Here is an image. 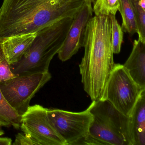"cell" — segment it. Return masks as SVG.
Masks as SVG:
<instances>
[{
  "instance_id": "obj_19",
  "label": "cell",
  "mask_w": 145,
  "mask_h": 145,
  "mask_svg": "<svg viewBox=\"0 0 145 145\" xmlns=\"http://www.w3.org/2000/svg\"><path fill=\"white\" fill-rule=\"evenodd\" d=\"M14 145H38L30 137L23 133H18L16 136Z\"/></svg>"
},
{
  "instance_id": "obj_7",
  "label": "cell",
  "mask_w": 145,
  "mask_h": 145,
  "mask_svg": "<svg viewBox=\"0 0 145 145\" xmlns=\"http://www.w3.org/2000/svg\"><path fill=\"white\" fill-rule=\"evenodd\" d=\"M47 115L52 125L66 145H76L88 135L93 120V115L88 108L80 112L48 108Z\"/></svg>"
},
{
  "instance_id": "obj_18",
  "label": "cell",
  "mask_w": 145,
  "mask_h": 145,
  "mask_svg": "<svg viewBox=\"0 0 145 145\" xmlns=\"http://www.w3.org/2000/svg\"><path fill=\"white\" fill-rule=\"evenodd\" d=\"M12 72L11 65L5 54L0 41V82H3L16 77Z\"/></svg>"
},
{
  "instance_id": "obj_16",
  "label": "cell",
  "mask_w": 145,
  "mask_h": 145,
  "mask_svg": "<svg viewBox=\"0 0 145 145\" xmlns=\"http://www.w3.org/2000/svg\"><path fill=\"white\" fill-rule=\"evenodd\" d=\"M112 24V45L114 54H119L121 50L123 39V31L118 23L115 16L110 15Z\"/></svg>"
},
{
  "instance_id": "obj_9",
  "label": "cell",
  "mask_w": 145,
  "mask_h": 145,
  "mask_svg": "<svg viewBox=\"0 0 145 145\" xmlns=\"http://www.w3.org/2000/svg\"><path fill=\"white\" fill-rule=\"evenodd\" d=\"M93 12L91 4L85 2L74 16L63 44L57 53L62 61L69 60L83 47L86 28Z\"/></svg>"
},
{
  "instance_id": "obj_15",
  "label": "cell",
  "mask_w": 145,
  "mask_h": 145,
  "mask_svg": "<svg viewBox=\"0 0 145 145\" xmlns=\"http://www.w3.org/2000/svg\"><path fill=\"white\" fill-rule=\"evenodd\" d=\"M120 5V0H95L92 10L95 16H115Z\"/></svg>"
},
{
  "instance_id": "obj_5",
  "label": "cell",
  "mask_w": 145,
  "mask_h": 145,
  "mask_svg": "<svg viewBox=\"0 0 145 145\" xmlns=\"http://www.w3.org/2000/svg\"><path fill=\"white\" fill-rule=\"evenodd\" d=\"M123 65L115 63L107 83L104 99L109 102L118 111L129 117L142 92Z\"/></svg>"
},
{
  "instance_id": "obj_6",
  "label": "cell",
  "mask_w": 145,
  "mask_h": 145,
  "mask_svg": "<svg viewBox=\"0 0 145 145\" xmlns=\"http://www.w3.org/2000/svg\"><path fill=\"white\" fill-rule=\"evenodd\" d=\"M50 72L18 75L0 82V89L8 103L22 116L35 94L51 78Z\"/></svg>"
},
{
  "instance_id": "obj_11",
  "label": "cell",
  "mask_w": 145,
  "mask_h": 145,
  "mask_svg": "<svg viewBox=\"0 0 145 145\" xmlns=\"http://www.w3.org/2000/svg\"><path fill=\"white\" fill-rule=\"evenodd\" d=\"M129 117L131 145H145V90Z\"/></svg>"
},
{
  "instance_id": "obj_21",
  "label": "cell",
  "mask_w": 145,
  "mask_h": 145,
  "mask_svg": "<svg viewBox=\"0 0 145 145\" xmlns=\"http://www.w3.org/2000/svg\"><path fill=\"white\" fill-rule=\"evenodd\" d=\"M83 1H84V2L92 4V3H94L95 0H83Z\"/></svg>"
},
{
  "instance_id": "obj_4",
  "label": "cell",
  "mask_w": 145,
  "mask_h": 145,
  "mask_svg": "<svg viewBox=\"0 0 145 145\" xmlns=\"http://www.w3.org/2000/svg\"><path fill=\"white\" fill-rule=\"evenodd\" d=\"M88 108L93 115L90 131L95 137L107 143L124 138L131 145L129 117L118 111L106 100L92 101Z\"/></svg>"
},
{
  "instance_id": "obj_12",
  "label": "cell",
  "mask_w": 145,
  "mask_h": 145,
  "mask_svg": "<svg viewBox=\"0 0 145 145\" xmlns=\"http://www.w3.org/2000/svg\"><path fill=\"white\" fill-rule=\"evenodd\" d=\"M36 33L10 37L1 41L5 54L10 65L18 62L29 50Z\"/></svg>"
},
{
  "instance_id": "obj_17",
  "label": "cell",
  "mask_w": 145,
  "mask_h": 145,
  "mask_svg": "<svg viewBox=\"0 0 145 145\" xmlns=\"http://www.w3.org/2000/svg\"><path fill=\"white\" fill-rule=\"evenodd\" d=\"M135 12L138 39L145 43V10L138 5L137 0H131Z\"/></svg>"
},
{
  "instance_id": "obj_22",
  "label": "cell",
  "mask_w": 145,
  "mask_h": 145,
  "mask_svg": "<svg viewBox=\"0 0 145 145\" xmlns=\"http://www.w3.org/2000/svg\"><path fill=\"white\" fill-rule=\"evenodd\" d=\"M4 132L3 130H2L0 129V136H1L2 135H4Z\"/></svg>"
},
{
  "instance_id": "obj_14",
  "label": "cell",
  "mask_w": 145,
  "mask_h": 145,
  "mask_svg": "<svg viewBox=\"0 0 145 145\" xmlns=\"http://www.w3.org/2000/svg\"><path fill=\"white\" fill-rule=\"evenodd\" d=\"M118 11L122 18L123 32L133 35L137 33L135 12L131 0H120Z\"/></svg>"
},
{
  "instance_id": "obj_8",
  "label": "cell",
  "mask_w": 145,
  "mask_h": 145,
  "mask_svg": "<svg viewBox=\"0 0 145 145\" xmlns=\"http://www.w3.org/2000/svg\"><path fill=\"white\" fill-rule=\"evenodd\" d=\"M47 109L38 104L29 106L22 116L20 128L38 145H66L51 124Z\"/></svg>"
},
{
  "instance_id": "obj_1",
  "label": "cell",
  "mask_w": 145,
  "mask_h": 145,
  "mask_svg": "<svg viewBox=\"0 0 145 145\" xmlns=\"http://www.w3.org/2000/svg\"><path fill=\"white\" fill-rule=\"evenodd\" d=\"M83 0H3L0 8V41L33 33L73 17Z\"/></svg>"
},
{
  "instance_id": "obj_20",
  "label": "cell",
  "mask_w": 145,
  "mask_h": 145,
  "mask_svg": "<svg viewBox=\"0 0 145 145\" xmlns=\"http://www.w3.org/2000/svg\"><path fill=\"white\" fill-rule=\"evenodd\" d=\"M12 140L9 137H0V145H11Z\"/></svg>"
},
{
  "instance_id": "obj_13",
  "label": "cell",
  "mask_w": 145,
  "mask_h": 145,
  "mask_svg": "<svg viewBox=\"0 0 145 145\" xmlns=\"http://www.w3.org/2000/svg\"><path fill=\"white\" fill-rule=\"evenodd\" d=\"M22 116L10 105L0 89V126L20 128Z\"/></svg>"
},
{
  "instance_id": "obj_10",
  "label": "cell",
  "mask_w": 145,
  "mask_h": 145,
  "mask_svg": "<svg viewBox=\"0 0 145 145\" xmlns=\"http://www.w3.org/2000/svg\"><path fill=\"white\" fill-rule=\"evenodd\" d=\"M123 66L136 83L145 89V43L134 40L132 51Z\"/></svg>"
},
{
  "instance_id": "obj_3",
  "label": "cell",
  "mask_w": 145,
  "mask_h": 145,
  "mask_svg": "<svg viewBox=\"0 0 145 145\" xmlns=\"http://www.w3.org/2000/svg\"><path fill=\"white\" fill-rule=\"evenodd\" d=\"M73 16L66 18L37 32L23 56L11 65L16 76L49 72L50 63L63 44Z\"/></svg>"
},
{
  "instance_id": "obj_2",
  "label": "cell",
  "mask_w": 145,
  "mask_h": 145,
  "mask_svg": "<svg viewBox=\"0 0 145 145\" xmlns=\"http://www.w3.org/2000/svg\"><path fill=\"white\" fill-rule=\"evenodd\" d=\"M111 31L109 16L95 15L86 28L84 54L79 68L84 89L92 101L104 99L107 83L115 66Z\"/></svg>"
}]
</instances>
